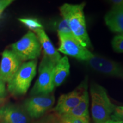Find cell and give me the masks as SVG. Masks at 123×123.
<instances>
[{"label": "cell", "instance_id": "cell-1", "mask_svg": "<svg viewBox=\"0 0 123 123\" xmlns=\"http://www.w3.org/2000/svg\"><path fill=\"white\" fill-rule=\"evenodd\" d=\"M85 5L84 2L75 5L64 4L60 7V12L75 38L88 49L91 47V43L87 33L84 14Z\"/></svg>", "mask_w": 123, "mask_h": 123}, {"label": "cell", "instance_id": "cell-2", "mask_svg": "<svg viewBox=\"0 0 123 123\" xmlns=\"http://www.w3.org/2000/svg\"><path fill=\"white\" fill-rule=\"evenodd\" d=\"M91 113L95 123H105L110 120L116 107L112 104L107 90L103 86L93 83L90 86Z\"/></svg>", "mask_w": 123, "mask_h": 123}, {"label": "cell", "instance_id": "cell-3", "mask_svg": "<svg viewBox=\"0 0 123 123\" xmlns=\"http://www.w3.org/2000/svg\"><path fill=\"white\" fill-rule=\"evenodd\" d=\"M37 67L36 59L22 63L12 79L7 83L9 92L14 96L25 94L36 75Z\"/></svg>", "mask_w": 123, "mask_h": 123}, {"label": "cell", "instance_id": "cell-4", "mask_svg": "<svg viewBox=\"0 0 123 123\" xmlns=\"http://www.w3.org/2000/svg\"><path fill=\"white\" fill-rule=\"evenodd\" d=\"M12 51L21 61H32L39 57L41 46L37 35L29 31L19 41L11 45Z\"/></svg>", "mask_w": 123, "mask_h": 123}, {"label": "cell", "instance_id": "cell-5", "mask_svg": "<svg viewBox=\"0 0 123 123\" xmlns=\"http://www.w3.org/2000/svg\"><path fill=\"white\" fill-rule=\"evenodd\" d=\"M55 64L48 58L43 56L39 66V76L31 91V95H46L51 93L54 89L53 76Z\"/></svg>", "mask_w": 123, "mask_h": 123}, {"label": "cell", "instance_id": "cell-6", "mask_svg": "<svg viewBox=\"0 0 123 123\" xmlns=\"http://www.w3.org/2000/svg\"><path fill=\"white\" fill-rule=\"evenodd\" d=\"M60 45L58 51L64 54L86 62L93 56L88 49L86 48L73 35L58 33Z\"/></svg>", "mask_w": 123, "mask_h": 123}, {"label": "cell", "instance_id": "cell-7", "mask_svg": "<svg viewBox=\"0 0 123 123\" xmlns=\"http://www.w3.org/2000/svg\"><path fill=\"white\" fill-rule=\"evenodd\" d=\"M55 103V97L52 93L32 96L25 101L24 107L26 112L32 119H39Z\"/></svg>", "mask_w": 123, "mask_h": 123}, {"label": "cell", "instance_id": "cell-8", "mask_svg": "<svg viewBox=\"0 0 123 123\" xmlns=\"http://www.w3.org/2000/svg\"><path fill=\"white\" fill-rule=\"evenodd\" d=\"M88 79L86 78L73 91L61 95L54 111L59 115L67 113L79 103L86 91L88 90Z\"/></svg>", "mask_w": 123, "mask_h": 123}, {"label": "cell", "instance_id": "cell-9", "mask_svg": "<svg viewBox=\"0 0 123 123\" xmlns=\"http://www.w3.org/2000/svg\"><path fill=\"white\" fill-rule=\"evenodd\" d=\"M85 62L96 72L123 80V66L116 62L93 54L91 58Z\"/></svg>", "mask_w": 123, "mask_h": 123}, {"label": "cell", "instance_id": "cell-10", "mask_svg": "<svg viewBox=\"0 0 123 123\" xmlns=\"http://www.w3.org/2000/svg\"><path fill=\"white\" fill-rule=\"evenodd\" d=\"M21 64L22 61L12 50L4 51L0 64V77L6 83H8Z\"/></svg>", "mask_w": 123, "mask_h": 123}, {"label": "cell", "instance_id": "cell-11", "mask_svg": "<svg viewBox=\"0 0 123 123\" xmlns=\"http://www.w3.org/2000/svg\"><path fill=\"white\" fill-rule=\"evenodd\" d=\"M0 119L7 123H30V117L24 109L13 104L0 107Z\"/></svg>", "mask_w": 123, "mask_h": 123}, {"label": "cell", "instance_id": "cell-12", "mask_svg": "<svg viewBox=\"0 0 123 123\" xmlns=\"http://www.w3.org/2000/svg\"><path fill=\"white\" fill-rule=\"evenodd\" d=\"M104 21L111 31L123 34V6L113 5L106 14Z\"/></svg>", "mask_w": 123, "mask_h": 123}, {"label": "cell", "instance_id": "cell-13", "mask_svg": "<svg viewBox=\"0 0 123 123\" xmlns=\"http://www.w3.org/2000/svg\"><path fill=\"white\" fill-rule=\"evenodd\" d=\"M34 31L39 40L41 47H42L43 50L44 55L56 64L61 59V54L59 51L55 48L43 29H37Z\"/></svg>", "mask_w": 123, "mask_h": 123}, {"label": "cell", "instance_id": "cell-14", "mask_svg": "<svg viewBox=\"0 0 123 123\" xmlns=\"http://www.w3.org/2000/svg\"><path fill=\"white\" fill-rule=\"evenodd\" d=\"M70 65L68 58L66 56L61 58L55 64L54 70L53 84L54 88L58 87L63 83L70 73Z\"/></svg>", "mask_w": 123, "mask_h": 123}, {"label": "cell", "instance_id": "cell-15", "mask_svg": "<svg viewBox=\"0 0 123 123\" xmlns=\"http://www.w3.org/2000/svg\"><path fill=\"white\" fill-rule=\"evenodd\" d=\"M89 107V95L88 90L84 92L83 96L79 104L75 108L70 110L67 113V114L71 116H73L81 119L90 121V116H89L88 112Z\"/></svg>", "mask_w": 123, "mask_h": 123}, {"label": "cell", "instance_id": "cell-16", "mask_svg": "<svg viewBox=\"0 0 123 123\" xmlns=\"http://www.w3.org/2000/svg\"><path fill=\"white\" fill-rule=\"evenodd\" d=\"M34 123H63L61 115L54 112L43 117L42 119Z\"/></svg>", "mask_w": 123, "mask_h": 123}, {"label": "cell", "instance_id": "cell-17", "mask_svg": "<svg viewBox=\"0 0 123 123\" xmlns=\"http://www.w3.org/2000/svg\"><path fill=\"white\" fill-rule=\"evenodd\" d=\"M18 21L24 24L30 30L35 31L37 29H43L42 24L37 19L31 18H19Z\"/></svg>", "mask_w": 123, "mask_h": 123}, {"label": "cell", "instance_id": "cell-18", "mask_svg": "<svg viewBox=\"0 0 123 123\" xmlns=\"http://www.w3.org/2000/svg\"><path fill=\"white\" fill-rule=\"evenodd\" d=\"M112 46L116 53H123V34L114 37L112 41Z\"/></svg>", "mask_w": 123, "mask_h": 123}, {"label": "cell", "instance_id": "cell-19", "mask_svg": "<svg viewBox=\"0 0 123 123\" xmlns=\"http://www.w3.org/2000/svg\"><path fill=\"white\" fill-rule=\"evenodd\" d=\"M64 123H90V121L67 114L61 115Z\"/></svg>", "mask_w": 123, "mask_h": 123}, {"label": "cell", "instance_id": "cell-20", "mask_svg": "<svg viewBox=\"0 0 123 123\" xmlns=\"http://www.w3.org/2000/svg\"><path fill=\"white\" fill-rule=\"evenodd\" d=\"M56 29H57L58 33L73 35L67 22L63 18L62 19L60 20L59 22H58V24H57V26H56Z\"/></svg>", "mask_w": 123, "mask_h": 123}, {"label": "cell", "instance_id": "cell-21", "mask_svg": "<svg viewBox=\"0 0 123 123\" xmlns=\"http://www.w3.org/2000/svg\"><path fill=\"white\" fill-rule=\"evenodd\" d=\"M111 119L123 121V106H116Z\"/></svg>", "mask_w": 123, "mask_h": 123}, {"label": "cell", "instance_id": "cell-22", "mask_svg": "<svg viewBox=\"0 0 123 123\" xmlns=\"http://www.w3.org/2000/svg\"><path fill=\"white\" fill-rule=\"evenodd\" d=\"M13 1H10V0H1L0 1V17L5 9Z\"/></svg>", "mask_w": 123, "mask_h": 123}, {"label": "cell", "instance_id": "cell-23", "mask_svg": "<svg viewBox=\"0 0 123 123\" xmlns=\"http://www.w3.org/2000/svg\"><path fill=\"white\" fill-rule=\"evenodd\" d=\"M6 82L0 77V98H4L6 95Z\"/></svg>", "mask_w": 123, "mask_h": 123}, {"label": "cell", "instance_id": "cell-24", "mask_svg": "<svg viewBox=\"0 0 123 123\" xmlns=\"http://www.w3.org/2000/svg\"><path fill=\"white\" fill-rule=\"evenodd\" d=\"M115 6H123V0H113L111 1Z\"/></svg>", "mask_w": 123, "mask_h": 123}, {"label": "cell", "instance_id": "cell-25", "mask_svg": "<svg viewBox=\"0 0 123 123\" xmlns=\"http://www.w3.org/2000/svg\"><path fill=\"white\" fill-rule=\"evenodd\" d=\"M105 123H123V121L119 120H113L111 119L110 120L107 121Z\"/></svg>", "mask_w": 123, "mask_h": 123}, {"label": "cell", "instance_id": "cell-26", "mask_svg": "<svg viewBox=\"0 0 123 123\" xmlns=\"http://www.w3.org/2000/svg\"><path fill=\"white\" fill-rule=\"evenodd\" d=\"M5 102V99H4V98H0V107L4 105Z\"/></svg>", "mask_w": 123, "mask_h": 123}, {"label": "cell", "instance_id": "cell-27", "mask_svg": "<svg viewBox=\"0 0 123 123\" xmlns=\"http://www.w3.org/2000/svg\"><path fill=\"white\" fill-rule=\"evenodd\" d=\"M6 123V122H4V121H2V123Z\"/></svg>", "mask_w": 123, "mask_h": 123}, {"label": "cell", "instance_id": "cell-28", "mask_svg": "<svg viewBox=\"0 0 123 123\" xmlns=\"http://www.w3.org/2000/svg\"></svg>", "mask_w": 123, "mask_h": 123}]
</instances>
